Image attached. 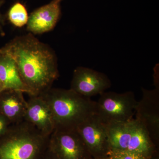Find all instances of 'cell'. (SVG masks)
Masks as SVG:
<instances>
[{
	"instance_id": "3957f363",
	"label": "cell",
	"mask_w": 159,
	"mask_h": 159,
	"mask_svg": "<svg viewBox=\"0 0 159 159\" xmlns=\"http://www.w3.org/2000/svg\"><path fill=\"white\" fill-rule=\"evenodd\" d=\"M49 138L25 120L12 124L0 136V159H43Z\"/></svg>"
},
{
	"instance_id": "9a60e30c",
	"label": "cell",
	"mask_w": 159,
	"mask_h": 159,
	"mask_svg": "<svg viewBox=\"0 0 159 159\" xmlns=\"http://www.w3.org/2000/svg\"><path fill=\"white\" fill-rule=\"evenodd\" d=\"M11 125L10 121L0 112V136L5 134Z\"/></svg>"
},
{
	"instance_id": "e0dca14e",
	"label": "cell",
	"mask_w": 159,
	"mask_h": 159,
	"mask_svg": "<svg viewBox=\"0 0 159 159\" xmlns=\"http://www.w3.org/2000/svg\"><path fill=\"white\" fill-rule=\"evenodd\" d=\"M150 159H159V152H156Z\"/></svg>"
},
{
	"instance_id": "8992f818",
	"label": "cell",
	"mask_w": 159,
	"mask_h": 159,
	"mask_svg": "<svg viewBox=\"0 0 159 159\" xmlns=\"http://www.w3.org/2000/svg\"><path fill=\"white\" fill-rule=\"evenodd\" d=\"M156 88L148 90L142 88V97L136 107V118L147 130L157 148L159 145V82L155 80Z\"/></svg>"
},
{
	"instance_id": "d6986e66",
	"label": "cell",
	"mask_w": 159,
	"mask_h": 159,
	"mask_svg": "<svg viewBox=\"0 0 159 159\" xmlns=\"http://www.w3.org/2000/svg\"><path fill=\"white\" fill-rule=\"evenodd\" d=\"M3 91L2 86V84H1V81H0V93H2Z\"/></svg>"
},
{
	"instance_id": "7402d4cb",
	"label": "cell",
	"mask_w": 159,
	"mask_h": 159,
	"mask_svg": "<svg viewBox=\"0 0 159 159\" xmlns=\"http://www.w3.org/2000/svg\"><path fill=\"white\" fill-rule=\"evenodd\" d=\"M108 159H110L109 158H108Z\"/></svg>"
},
{
	"instance_id": "52a82bcc",
	"label": "cell",
	"mask_w": 159,
	"mask_h": 159,
	"mask_svg": "<svg viewBox=\"0 0 159 159\" xmlns=\"http://www.w3.org/2000/svg\"><path fill=\"white\" fill-rule=\"evenodd\" d=\"M48 148L59 159L93 158L76 129H55L49 138Z\"/></svg>"
},
{
	"instance_id": "7a4b0ae2",
	"label": "cell",
	"mask_w": 159,
	"mask_h": 159,
	"mask_svg": "<svg viewBox=\"0 0 159 159\" xmlns=\"http://www.w3.org/2000/svg\"><path fill=\"white\" fill-rule=\"evenodd\" d=\"M41 96L51 110L55 129L75 130L83 122L96 114V102L73 90L51 88Z\"/></svg>"
},
{
	"instance_id": "ba28073f",
	"label": "cell",
	"mask_w": 159,
	"mask_h": 159,
	"mask_svg": "<svg viewBox=\"0 0 159 159\" xmlns=\"http://www.w3.org/2000/svg\"><path fill=\"white\" fill-rule=\"evenodd\" d=\"M111 82L103 73L83 67L74 70L71 89L84 97L91 98L99 95L110 87Z\"/></svg>"
},
{
	"instance_id": "277c9868",
	"label": "cell",
	"mask_w": 159,
	"mask_h": 159,
	"mask_svg": "<svg viewBox=\"0 0 159 159\" xmlns=\"http://www.w3.org/2000/svg\"><path fill=\"white\" fill-rule=\"evenodd\" d=\"M133 92H103L96 102V114L107 124L133 119L138 104Z\"/></svg>"
},
{
	"instance_id": "7c38bea8",
	"label": "cell",
	"mask_w": 159,
	"mask_h": 159,
	"mask_svg": "<svg viewBox=\"0 0 159 159\" xmlns=\"http://www.w3.org/2000/svg\"><path fill=\"white\" fill-rule=\"evenodd\" d=\"M0 81L3 91L12 90L29 95V89L23 82L13 59L6 54L0 53Z\"/></svg>"
},
{
	"instance_id": "30bf717a",
	"label": "cell",
	"mask_w": 159,
	"mask_h": 159,
	"mask_svg": "<svg viewBox=\"0 0 159 159\" xmlns=\"http://www.w3.org/2000/svg\"><path fill=\"white\" fill-rule=\"evenodd\" d=\"M60 2H51L33 11L29 16L27 30L31 34H40L54 29L61 15Z\"/></svg>"
},
{
	"instance_id": "ac0fdd59",
	"label": "cell",
	"mask_w": 159,
	"mask_h": 159,
	"mask_svg": "<svg viewBox=\"0 0 159 159\" xmlns=\"http://www.w3.org/2000/svg\"><path fill=\"white\" fill-rule=\"evenodd\" d=\"M3 3V2H2V1H0V7H1V6H2V3ZM2 15H1V13H0V29H1V23H2Z\"/></svg>"
},
{
	"instance_id": "6da1fadb",
	"label": "cell",
	"mask_w": 159,
	"mask_h": 159,
	"mask_svg": "<svg viewBox=\"0 0 159 159\" xmlns=\"http://www.w3.org/2000/svg\"><path fill=\"white\" fill-rule=\"evenodd\" d=\"M0 53L14 61L29 96L45 93L59 77L54 51L31 33L15 38L0 49Z\"/></svg>"
},
{
	"instance_id": "44dd1931",
	"label": "cell",
	"mask_w": 159,
	"mask_h": 159,
	"mask_svg": "<svg viewBox=\"0 0 159 159\" xmlns=\"http://www.w3.org/2000/svg\"><path fill=\"white\" fill-rule=\"evenodd\" d=\"M53 1H55V2H60L62 0H53Z\"/></svg>"
},
{
	"instance_id": "ffe728a7",
	"label": "cell",
	"mask_w": 159,
	"mask_h": 159,
	"mask_svg": "<svg viewBox=\"0 0 159 159\" xmlns=\"http://www.w3.org/2000/svg\"><path fill=\"white\" fill-rule=\"evenodd\" d=\"M91 159H109L108 158H92Z\"/></svg>"
},
{
	"instance_id": "9c48e42d",
	"label": "cell",
	"mask_w": 159,
	"mask_h": 159,
	"mask_svg": "<svg viewBox=\"0 0 159 159\" xmlns=\"http://www.w3.org/2000/svg\"><path fill=\"white\" fill-rule=\"evenodd\" d=\"M25 120L34 125L40 132L50 137L55 129L53 116L42 96H30L27 101Z\"/></svg>"
},
{
	"instance_id": "5b68a950",
	"label": "cell",
	"mask_w": 159,
	"mask_h": 159,
	"mask_svg": "<svg viewBox=\"0 0 159 159\" xmlns=\"http://www.w3.org/2000/svg\"><path fill=\"white\" fill-rule=\"evenodd\" d=\"M93 158H107L111 151L107 124L95 114L76 129Z\"/></svg>"
},
{
	"instance_id": "5bb4252c",
	"label": "cell",
	"mask_w": 159,
	"mask_h": 159,
	"mask_svg": "<svg viewBox=\"0 0 159 159\" xmlns=\"http://www.w3.org/2000/svg\"><path fill=\"white\" fill-rule=\"evenodd\" d=\"M108 158L110 159H150L152 157L126 151L111 150Z\"/></svg>"
},
{
	"instance_id": "4fadbf2b",
	"label": "cell",
	"mask_w": 159,
	"mask_h": 159,
	"mask_svg": "<svg viewBox=\"0 0 159 159\" xmlns=\"http://www.w3.org/2000/svg\"><path fill=\"white\" fill-rule=\"evenodd\" d=\"M8 17L12 25L21 28L27 25L29 16L25 7L21 3L16 2L9 9Z\"/></svg>"
},
{
	"instance_id": "8fae6325",
	"label": "cell",
	"mask_w": 159,
	"mask_h": 159,
	"mask_svg": "<svg viewBox=\"0 0 159 159\" xmlns=\"http://www.w3.org/2000/svg\"><path fill=\"white\" fill-rule=\"evenodd\" d=\"M20 91L6 90L0 93V112L12 124L25 120L27 101Z\"/></svg>"
},
{
	"instance_id": "2e32d148",
	"label": "cell",
	"mask_w": 159,
	"mask_h": 159,
	"mask_svg": "<svg viewBox=\"0 0 159 159\" xmlns=\"http://www.w3.org/2000/svg\"><path fill=\"white\" fill-rule=\"evenodd\" d=\"M43 159H59L55 154L53 153L48 148V150L46 151Z\"/></svg>"
}]
</instances>
